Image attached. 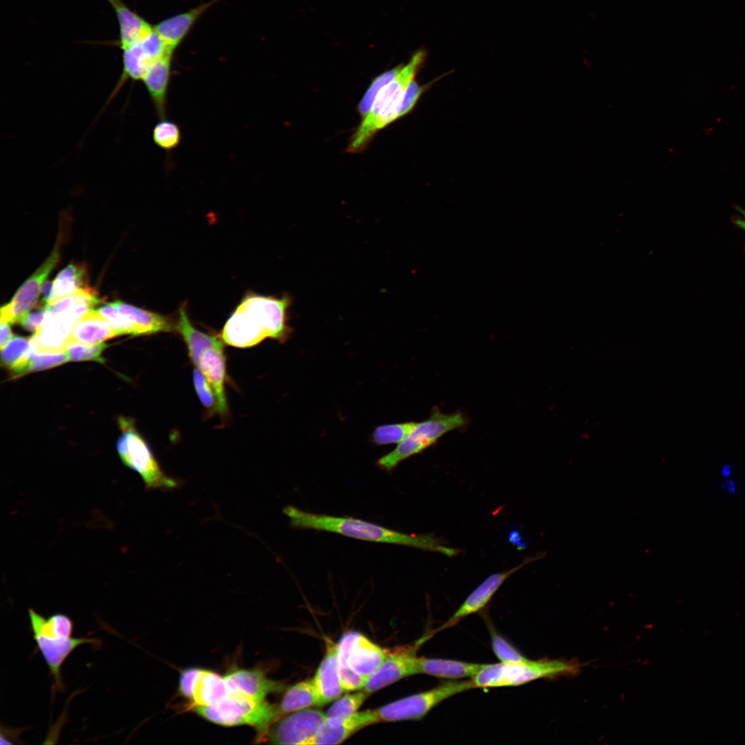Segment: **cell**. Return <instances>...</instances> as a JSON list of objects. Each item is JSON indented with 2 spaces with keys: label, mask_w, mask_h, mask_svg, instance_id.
<instances>
[{
  "label": "cell",
  "mask_w": 745,
  "mask_h": 745,
  "mask_svg": "<svg viewBox=\"0 0 745 745\" xmlns=\"http://www.w3.org/2000/svg\"><path fill=\"white\" fill-rule=\"evenodd\" d=\"M284 513L290 525L297 528L326 531L359 540L400 545L426 551L439 553L448 557L457 555L459 550L446 546L430 534L406 533L359 518L317 514L287 506Z\"/></svg>",
  "instance_id": "obj_1"
},
{
  "label": "cell",
  "mask_w": 745,
  "mask_h": 745,
  "mask_svg": "<svg viewBox=\"0 0 745 745\" xmlns=\"http://www.w3.org/2000/svg\"><path fill=\"white\" fill-rule=\"evenodd\" d=\"M290 299L247 294L226 321L221 339L237 348H249L266 338L282 340L289 332L287 310Z\"/></svg>",
  "instance_id": "obj_2"
},
{
  "label": "cell",
  "mask_w": 745,
  "mask_h": 745,
  "mask_svg": "<svg viewBox=\"0 0 745 745\" xmlns=\"http://www.w3.org/2000/svg\"><path fill=\"white\" fill-rule=\"evenodd\" d=\"M426 57L424 50L415 52L397 76L380 90L370 111L350 137L346 149L348 152L363 151L379 130L399 119L404 92L410 82L415 80Z\"/></svg>",
  "instance_id": "obj_3"
},
{
  "label": "cell",
  "mask_w": 745,
  "mask_h": 745,
  "mask_svg": "<svg viewBox=\"0 0 745 745\" xmlns=\"http://www.w3.org/2000/svg\"><path fill=\"white\" fill-rule=\"evenodd\" d=\"M30 628L38 650L54 680V690L62 691L61 667L68 657L83 644H99V639L72 636V619L63 613L45 617L33 608L28 610Z\"/></svg>",
  "instance_id": "obj_4"
},
{
  "label": "cell",
  "mask_w": 745,
  "mask_h": 745,
  "mask_svg": "<svg viewBox=\"0 0 745 745\" xmlns=\"http://www.w3.org/2000/svg\"><path fill=\"white\" fill-rule=\"evenodd\" d=\"M189 710L206 720L223 726L248 725L257 732L256 740L263 739L270 726L281 718L277 705L231 692L221 701Z\"/></svg>",
  "instance_id": "obj_5"
},
{
  "label": "cell",
  "mask_w": 745,
  "mask_h": 745,
  "mask_svg": "<svg viewBox=\"0 0 745 745\" xmlns=\"http://www.w3.org/2000/svg\"><path fill=\"white\" fill-rule=\"evenodd\" d=\"M580 664L560 659L527 660L522 662L486 664L471 678L474 688L515 686L542 678L574 675Z\"/></svg>",
  "instance_id": "obj_6"
},
{
  "label": "cell",
  "mask_w": 745,
  "mask_h": 745,
  "mask_svg": "<svg viewBox=\"0 0 745 745\" xmlns=\"http://www.w3.org/2000/svg\"><path fill=\"white\" fill-rule=\"evenodd\" d=\"M468 423L466 416L460 411L447 414L435 408L428 419L416 423L409 434L395 449L381 457L377 465L390 472L404 460L433 446L446 433L462 430Z\"/></svg>",
  "instance_id": "obj_7"
},
{
  "label": "cell",
  "mask_w": 745,
  "mask_h": 745,
  "mask_svg": "<svg viewBox=\"0 0 745 745\" xmlns=\"http://www.w3.org/2000/svg\"><path fill=\"white\" fill-rule=\"evenodd\" d=\"M118 422L122 430L117 441L118 454L126 466L141 476L146 488L169 491L177 488L179 481L164 473L132 420L121 417Z\"/></svg>",
  "instance_id": "obj_8"
},
{
  "label": "cell",
  "mask_w": 745,
  "mask_h": 745,
  "mask_svg": "<svg viewBox=\"0 0 745 745\" xmlns=\"http://www.w3.org/2000/svg\"><path fill=\"white\" fill-rule=\"evenodd\" d=\"M474 688L471 679L450 681L375 709L378 722L419 720L445 699Z\"/></svg>",
  "instance_id": "obj_9"
},
{
  "label": "cell",
  "mask_w": 745,
  "mask_h": 745,
  "mask_svg": "<svg viewBox=\"0 0 745 745\" xmlns=\"http://www.w3.org/2000/svg\"><path fill=\"white\" fill-rule=\"evenodd\" d=\"M325 713L315 709H303L281 717L275 722L266 734L263 742L274 744L307 745L315 735Z\"/></svg>",
  "instance_id": "obj_10"
},
{
  "label": "cell",
  "mask_w": 745,
  "mask_h": 745,
  "mask_svg": "<svg viewBox=\"0 0 745 745\" xmlns=\"http://www.w3.org/2000/svg\"><path fill=\"white\" fill-rule=\"evenodd\" d=\"M59 259L58 248H54L46 261L20 286L11 301L1 308V322L19 323L37 304L42 285Z\"/></svg>",
  "instance_id": "obj_11"
},
{
  "label": "cell",
  "mask_w": 745,
  "mask_h": 745,
  "mask_svg": "<svg viewBox=\"0 0 745 745\" xmlns=\"http://www.w3.org/2000/svg\"><path fill=\"white\" fill-rule=\"evenodd\" d=\"M424 641V639L413 646L388 652L381 665L368 678L362 690L370 695L401 679L419 673V657L416 653Z\"/></svg>",
  "instance_id": "obj_12"
},
{
  "label": "cell",
  "mask_w": 745,
  "mask_h": 745,
  "mask_svg": "<svg viewBox=\"0 0 745 745\" xmlns=\"http://www.w3.org/2000/svg\"><path fill=\"white\" fill-rule=\"evenodd\" d=\"M79 319L66 312L46 311L41 325L30 338L32 348L37 353L66 352L72 329Z\"/></svg>",
  "instance_id": "obj_13"
},
{
  "label": "cell",
  "mask_w": 745,
  "mask_h": 745,
  "mask_svg": "<svg viewBox=\"0 0 745 745\" xmlns=\"http://www.w3.org/2000/svg\"><path fill=\"white\" fill-rule=\"evenodd\" d=\"M541 557L540 554L528 557L520 564L508 570L489 575L466 597L454 615L441 627V629L453 626L461 619L482 610L508 578L526 564Z\"/></svg>",
  "instance_id": "obj_14"
},
{
  "label": "cell",
  "mask_w": 745,
  "mask_h": 745,
  "mask_svg": "<svg viewBox=\"0 0 745 745\" xmlns=\"http://www.w3.org/2000/svg\"><path fill=\"white\" fill-rule=\"evenodd\" d=\"M377 722L375 710L357 712L344 718H326L307 745L339 744L360 729Z\"/></svg>",
  "instance_id": "obj_15"
},
{
  "label": "cell",
  "mask_w": 745,
  "mask_h": 745,
  "mask_svg": "<svg viewBox=\"0 0 745 745\" xmlns=\"http://www.w3.org/2000/svg\"><path fill=\"white\" fill-rule=\"evenodd\" d=\"M195 366L205 376L215 394L217 408L220 414L226 413L227 401L225 394L226 357L223 340L204 349L193 362Z\"/></svg>",
  "instance_id": "obj_16"
},
{
  "label": "cell",
  "mask_w": 745,
  "mask_h": 745,
  "mask_svg": "<svg viewBox=\"0 0 745 745\" xmlns=\"http://www.w3.org/2000/svg\"><path fill=\"white\" fill-rule=\"evenodd\" d=\"M231 692L239 693L257 700H266L270 693L284 688V684L266 677L259 668H232L224 675Z\"/></svg>",
  "instance_id": "obj_17"
},
{
  "label": "cell",
  "mask_w": 745,
  "mask_h": 745,
  "mask_svg": "<svg viewBox=\"0 0 745 745\" xmlns=\"http://www.w3.org/2000/svg\"><path fill=\"white\" fill-rule=\"evenodd\" d=\"M123 319V334L146 335L172 332L176 324L167 316L152 312L121 301H115Z\"/></svg>",
  "instance_id": "obj_18"
},
{
  "label": "cell",
  "mask_w": 745,
  "mask_h": 745,
  "mask_svg": "<svg viewBox=\"0 0 745 745\" xmlns=\"http://www.w3.org/2000/svg\"><path fill=\"white\" fill-rule=\"evenodd\" d=\"M312 679L320 706L336 699L345 692L339 671L337 644L332 642L327 643L326 654Z\"/></svg>",
  "instance_id": "obj_19"
},
{
  "label": "cell",
  "mask_w": 745,
  "mask_h": 745,
  "mask_svg": "<svg viewBox=\"0 0 745 745\" xmlns=\"http://www.w3.org/2000/svg\"><path fill=\"white\" fill-rule=\"evenodd\" d=\"M117 336L119 335L111 324L93 308L74 324L68 342L94 345Z\"/></svg>",
  "instance_id": "obj_20"
},
{
  "label": "cell",
  "mask_w": 745,
  "mask_h": 745,
  "mask_svg": "<svg viewBox=\"0 0 745 745\" xmlns=\"http://www.w3.org/2000/svg\"><path fill=\"white\" fill-rule=\"evenodd\" d=\"M387 653L366 636L357 633L350 649L349 664L353 670L368 679L381 665Z\"/></svg>",
  "instance_id": "obj_21"
},
{
  "label": "cell",
  "mask_w": 745,
  "mask_h": 745,
  "mask_svg": "<svg viewBox=\"0 0 745 745\" xmlns=\"http://www.w3.org/2000/svg\"><path fill=\"white\" fill-rule=\"evenodd\" d=\"M171 55L168 54L155 61L142 79L156 112L161 119H163L166 114Z\"/></svg>",
  "instance_id": "obj_22"
},
{
  "label": "cell",
  "mask_w": 745,
  "mask_h": 745,
  "mask_svg": "<svg viewBox=\"0 0 745 745\" xmlns=\"http://www.w3.org/2000/svg\"><path fill=\"white\" fill-rule=\"evenodd\" d=\"M230 693L224 676L208 669H201L196 681L193 698L186 707L209 706L226 698Z\"/></svg>",
  "instance_id": "obj_23"
},
{
  "label": "cell",
  "mask_w": 745,
  "mask_h": 745,
  "mask_svg": "<svg viewBox=\"0 0 745 745\" xmlns=\"http://www.w3.org/2000/svg\"><path fill=\"white\" fill-rule=\"evenodd\" d=\"M485 664L452 659L419 657V673L446 679L472 678L482 669Z\"/></svg>",
  "instance_id": "obj_24"
},
{
  "label": "cell",
  "mask_w": 745,
  "mask_h": 745,
  "mask_svg": "<svg viewBox=\"0 0 745 745\" xmlns=\"http://www.w3.org/2000/svg\"><path fill=\"white\" fill-rule=\"evenodd\" d=\"M215 1L197 7L188 12L167 19L153 28L174 50L187 34L195 20Z\"/></svg>",
  "instance_id": "obj_25"
},
{
  "label": "cell",
  "mask_w": 745,
  "mask_h": 745,
  "mask_svg": "<svg viewBox=\"0 0 745 745\" xmlns=\"http://www.w3.org/2000/svg\"><path fill=\"white\" fill-rule=\"evenodd\" d=\"M115 10L120 28L123 49L148 34L152 28L141 17L131 11L121 0H108Z\"/></svg>",
  "instance_id": "obj_26"
},
{
  "label": "cell",
  "mask_w": 745,
  "mask_h": 745,
  "mask_svg": "<svg viewBox=\"0 0 745 745\" xmlns=\"http://www.w3.org/2000/svg\"><path fill=\"white\" fill-rule=\"evenodd\" d=\"M319 705V699L313 679L298 682L288 688L277 705L281 717L288 713Z\"/></svg>",
  "instance_id": "obj_27"
},
{
  "label": "cell",
  "mask_w": 745,
  "mask_h": 745,
  "mask_svg": "<svg viewBox=\"0 0 745 745\" xmlns=\"http://www.w3.org/2000/svg\"><path fill=\"white\" fill-rule=\"evenodd\" d=\"M100 301L97 292L94 289L81 288L71 295L48 303L46 305V311L63 312L80 318Z\"/></svg>",
  "instance_id": "obj_28"
},
{
  "label": "cell",
  "mask_w": 745,
  "mask_h": 745,
  "mask_svg": "<svg viewBox=\"0 0 745 745\" xmlns=\"http://www.w3.org/2000/svg\"><path fill=\"white\" fill-rule=\"evenodd\" d=\"M357 632L345 634L337 644V659L342 686L345 691L363 689L367 679L353 670L348 662V655Z\"/></svg>",
  "instance_id": "obj_29"
},
{
  "label": "cell",
  "mask_w": 745,
  "mask_h": 745,
  "mask_svg": "<svg viewBox=\"0 0 745 745\" xmlns=\"http://www.w3.org/2000/svg\"><path fill=\"white\" fill-rule=\"evenodd\" d=\"M69 361L66 352L61 353H37L31 348L11 369L12 376L17 377L30 372L50 368Z\"/></svg>",
  "instance_id": "obj_30"
},
{
  "label": "cell",
  "mask_w": 745,
  "mask_h": 745,
  "mask_svg": "<svg viewBox=\"0 0 745 745\" xmlns=\"http://www.w3.org/2000/svg\"><path fill=\"white\" fill-rule=\"evenodd\" d=\"M85 277L86 269L83 266L69 264L58 273L53 281L52 293L49 302L71 295L83 288Z\"/></svg>",
  "instance_id": "obj_31"
},
{
  "label": "cell",
  "mask_w": 745,
  "mask_h": 745,
  "mask_svg": "<svg viewBox=\"0 0 745 745\" xmlns=\"http://www.w3.org/2000/svg\"><path fill=\"white\" fill-rule=\"evenodd\" d=\"M403 65H399L385 71L373 79L357 106V112L362 119L370 111L380 90L397 76Z\"/></svg>",
  "instance_id": "obj_32"
},
{
  "label": "cell",
  "mask_w": 745,
  "mask_h": 745,
  "mask_svg": "<svg viewBox=\"0 0 745 745\" xmlns=\"http://www.w3.org/2000/svg\"><path fill=\"white\" fill-rule=\"evenodd\" d=\"M416 422L384 424L374 430L372 438L377 445L400 443L412 430Z\"/></svg>",
  "instance_id": "obj_33"
},
{
  "label": "cell",
  "mask_w": 745,
  "mask_h": 745,
  "mask_svg": "<svg viewBox=\"0 0 745 745\" xmlns=\"http://www.w3.org/2000/svg\"><path fill=\"white\" fill-rule=\"evenodd\" d=\"M368 695L363 690L343 696L328 709L326 718H344L354 715Z\"/></svg>",
  "instance_id": "obj_34"
},
{
  "label": "cell",
  "mask_w": 745,
  "mask_h": 745,
  "mask_svg": "<svg viewBox=\"0 0 745 745\" xmlns=\"http://www.w3.org/2000/svg\"><path fill=\"white\" fill-rule=\"evenodd\" d=\"M155 143L161 149L170 150L177 146L181 140V132L176 123L168 120L159 121L152 130Z\"/></svg>",
  "instance_id": "obj_35"
},
{
  "label": "cell",
  "mask_w": 745,
  "mask_h": 745,
  "mask_svg": "<svg viewBox=\"0 0 745 745\" xmlns=\"http://www.w3.org/2000/svg\"><path fill=\"white\" fill-rule=\"evenodd\" d=\"M31 348L30 339L13 336L1 348V364L10 370Z\"/></svg>",
  "instance_id": "obj_36"
},
{
  "label": "cell",
  "mask_w": 745,
  "mask_h": 745,
  "mask_svg": "<svg viewBox=\"0 0 745 745\" xmlns=\"http://www.w3.org/2000/svg\"><path fill=\"white\" fill-rule=\"evenodd\" d=\"M108 346L106 344H98L94 345H86L74 341L68 343L66 352L69 361H88L92 360L99 363H103L104 359L101 357L103 351Z\"/></svg>",
  "instance_id": "obj_37"
},
{
  "label": "cell",
  "mask_w": 745,
  "mask_h": 745,
  "mask_svg": "<svg viewBox=\"0 0 745 745\" xmlns=\"http://www.w3.org/2000/svg\"><path fill=\"white\" fill-rule=\"evenodd\" d=\"M490 630L492 648L501 662H522L528 660L495 630Z\"/></svg>",
  "instance_id": "obj_38"
},
{
  "label": "cell",
  "mask_w": 745,
  "mask_h": 745,
  "mask_svg": "<svg viewBox=\"0 0 745 745\" xmlns=\"http://www.w3.org/2000/svg\"><path fill=\"white\" fill-rule=\"evenodd\" d=\"M193 383L202 404L208 409L214 408L217 410V402L214 390L205 376L197 368L193 372Z\"/></svg>",
  "instance_id": "obj_39"
},
{
  "label": "cell",
  "mask_w": 745,
  "mask_h": 745,
  "mask_svg": "<svg viewBox=\"0 0 745 745\" xmlns=\"http://www.w3.org/2000/svg\"><path fill=\"white\" fill-rule=\"evenodd\" d=\"M435 81H437V79L422 86H419L415 80L410 82L404 92L398 119L406 116L413 110L422 94L429 89Z\"/></svg>",
  "instance_id": "obj_40"
},
{
  "label": "cell",
  "mask_w": 745,
  "mask_h": 745,
  "mask_svg": "<svg viewBox=\"0 0 745 745\" xmlns=\"http://www.w3.org/2000/svg\"><path fill=\"white\" fill-rule=\"evenodd\" d=\"M201 669L198 667H189L183 669L180 674L179 692L190 702L192 700L194 687Z\"/></svg>",
  "instance_id": "obj_41"
},
{
  "label": "cell",
  "mask_w": 745,
  "mask_h": 745,
  "mask_svg": "<svg viewBox=\"0 0 745 745\" xmlns=\"http://www.w3.org/2000/svg\"><path fill=\"white\" fill-rule=\"evenodd\" d=\"M46 314L45 306H37L28 311L19 324L28 331L36 332L41 325Z\"/></svg>",
  "instance_id": "obj_42"
},
{
  "label": "cell",
  "mask_w": 745,
  "mask_h": 745,
  "mask_svg": "<svg viewBox=\"0 0 745 745\" xmlns=\"http://www.w3.org/2000/svg\"><path fill=\"white\" fill-rule=\"evenodd\" d=\"M0 347L3 348L9 340L13 337L10 324L1 322Z\"/></svg>",
  "instance_id": "obj_43"
},
{
  "label": "cell",
  "mask_w": 745,
  "mask_h": 745,
  "mask_svg": "<svg viewBox=\"0 0 745 745\" xmlns=\"http://www.w3.org/2000/svg\"><path fill=\"white\" fill-rule=\"evenodd\" d=\"M53 281H46L41 287L42 293V301L43 303H48L52 293Z\"/></svg>",
  "instance_id": "obj_44"
},
{
  "label": "cell",
  "mask_w": 745,
  "mask_h": 745,
  "mask_svg": "<svg viewBox=\"0 0 745 745\" xmlns=\"http://www.w3.org/2000/svg\"><path fill=\"white\" fill-rule=\"evenodd\" d=\"M735 208L739 212H740L743 215L744 219L740 217H734L732 219V221L737 227L745 231V210L737 206H735Z\"/></svg>",
  "instance_id": "obj_45"
},
{
  "label": "cell",
  "mask_w": 745,
  "mask_h": 745,
  "mask_svg": "<svg viewBox=\"0 0 745 745\" xmlns=\"http://www.w3.org/2000/svg\"><path fill=\"white\" fill-rule=\"evenodd\" d=\"M723 489L730 495H733L737 491V485L730 478L726 479L722 485Z\"/></svg>",
  "instance_id": "obj_46"
},
{
  "label": "cell",
  "mask_w": 745,
  "mask_h": 745,
  "mask_svg": "<svg viewBox=\"0 0 745 745\" xmlns=\"http://www.w3.org/2000/svg\"><path fill=\"white\" fill-rule=\"evenodd\" d=\"M732 466L730 464H726L722 467L720 470V473L724 478L728 479L730 478L732 474Z\"/></svg>",
  "instance_id": "obj_47"
}]
</instances>
